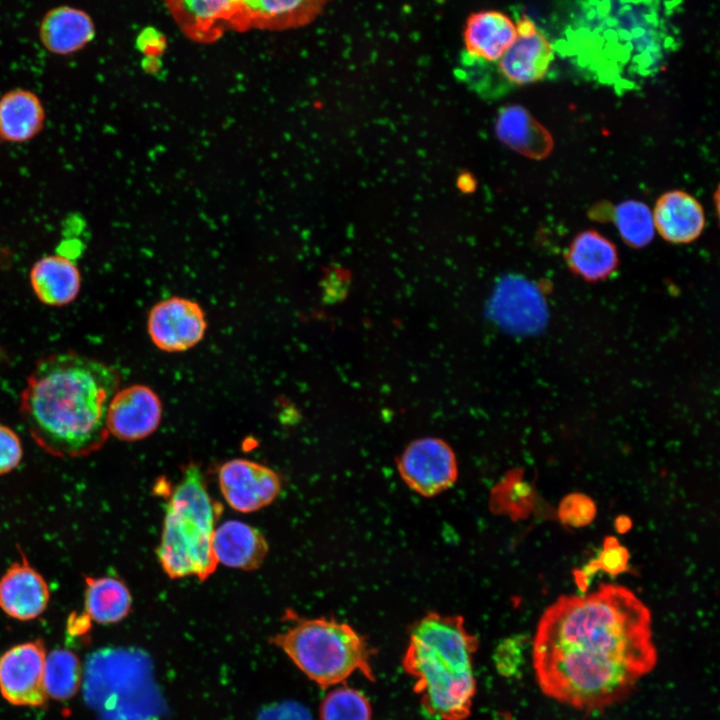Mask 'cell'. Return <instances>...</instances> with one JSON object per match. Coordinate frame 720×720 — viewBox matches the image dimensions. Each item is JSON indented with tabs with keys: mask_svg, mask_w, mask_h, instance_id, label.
<instances>
[{
	"mask_svg": "<svg viewBox=\"0 0 720 720\" xmlns=\"http://www.w3.org/2000/svg\"><path fill=\"white\" fill-rule=\"evenodd\" d=\"M532 657L545 695L585 711L610 706L656 664L650 612L620 585L562 596L539 621Z\"/></svg>",
	"mask_w": 720,
	"mask_h": 720,
	"instance_id": "1",
	"label": "cell"
},
{
	"mask_svg": "<svg viewBox=\"0 0 720 720\" xmlns=\"http://www.w3.org/2000/svg\"><path fill=\"white\" fill-rule=\"evenodd\" d=\"M119 384L118 372L100 360L74 351L49 354L28 375L19 412L47 453L88 456L108 438L107 409Z\"/></svg>",
	"mask_w": 720,
	"mask_h": 720,
	"instance_id": "2",
	"label": "cell"
},
{
	"mask_svg": "<svg viewBox=\"0 0 720 720\" xmlns=\"http://www.w3.org/2000/svg\"><path fill=\"white\" fill-rule=\"evenodd\" d=\"M664 7L659 0H583L558 48L600 81L632 88L673 48Z\"/></svg>",
	"mask_w": 720,
	"mask_h": 720,
	"instance_id": "3",
	"label": "cell"
},
{
	"mask_svg": "<svg viewBox=\"0 0 720 720\" xmlns=\"http://www.w3.org/2000/svg\"><path fill=\"white\" fill-rule=\"evenodd\" d=\"M477 645L461 616L430 612L413 624L402 663L428 713L442 720L470 714Z\"/></svg>",
	"mask_w": 720,
	"mask_h": 720,
	"instance_id": "4",
	"label": "cell"
},
{
	"mask_svg": "<svg viewBox=\"0 0 720 720\" xmlns=\"http://www.w3.org/2000/svg\"><path fill=\"white\" fill-rule=\"evenodd\" d=\"M221 510L207 491L200 468L187 466L168 499L157 549L170 578L195 576L204 581L214 573L218 562L212 541Z\"/></svg>",
	"mask_w": 720,
	"mask_h": 720,
	"instance_id": "5",
	"label": "cell"
},
{
	"mask_svg": "<svg viewBox=\"0 0 720 720\" xmlns=\"http://www.w3.org/2000/svg\"><path fill=\"white\" fill-rule=\"evenodd\" d=\"M290 660L322 688L343 683L359 671L373 680L372 649L347 623L335 619H299L271 638Z\"/></svg>",
	"mask_w": 720,
	"mask_h": 720,
	"instance_id": "6",
	"label": "cell"
},
{
	"mask_svg": "<svg viewBox=\"0 0 720 720\" xmlns=\"http://www.w3.org/2000/svg\"><path fill=\"white\" fill-rule=\"evenodd\" d=\"M517 36L493 64L459 60L456 75L482 97L494 98L507 89L542 80L554 59L549 39L526 14L516 17Z\"/></svg>",
	"mask_w": 720,
	"mask_h": 720,
	"instance_id": "7",
	"label": "cell"
},
{
	"mask_svg": "<svg viewBox=\"0 0 720 720\" xmlns=\"http://www.w3.org/2000/svg\"><path fill=\"white\" fill-rule=\"evenodd\" d=\"M489 316L504 330L533 334L547 321L543 294L530 280L508 275L496 284L488 304Z\"/></svg>",
	"mask_w": 720,
	"mask_h": 720,
	"instance_id": "8",
	"label": "cell"
},
{
	"mask_svg": "<svg viewBox=\"0 0 720 720\" xmlns=\"http://www.w3.org/2000/svg\"><path fill=\"white\" fill-rule=\"evenodd\" d=\"M398 467L404 482L422 496H435L451 487L458 473L454 452L437 438H423L409 444Z\"/></svg>",
	"mask_w": 720,
	"mask_h": 720,
	"instance_id": "9",
	"label": "cell"
},
{
	"mask_svg": "<svg viewBox=\"0 0 720 720\" xmlns=\"http://www.w3.org/2000/svg\"><path fill=\"white\" fill-rule=\"evenodd\" d=\"M207 329L205 313L195 301L170 297L155 304L148 314L147 330L153 344L165 352L193 348Z\"/></svg>",
	"mask_w": 720,
	"mask_h": 720,
	"instance_id": "10",
	"label": "cell"
},
{
	"mask_svg": "<svg viewBox=\"0 0 720 720\" xmlns=\"http://www.w3.org/2000/svg\"><path fill=\"white\" fill-rule=\"evenodd\" d=\"M45 647L41 640L13 646L0 657V692L10 703L41 706L46 702L43 685Z\"/></svg>",
	"mask_w": 720,
	"mask_h": 720,
	"instance_id": "11",
	"label": "cell"
},
{
	"mask_svg": "<svg viewBox=\"0 0 720 720\" xmlns=\"http://www.w3.org/2000/svg\"><path fill=\"white\" fill-rule=\"evenodd\" d=\"M218 479L228 505L243 513L266 507L281 490V480L274 470L247 459L225 462L219 469Z\"/></svg>",
	"mask_w": 720,
	"mask_h": 720,
	"instance_id": "12",
	"label": "cell"
},
{
	"mask_svg": "<svg viewBox=\"0 0 720 720\" xmlns=\"http://www.w3.org/2000/svg\"><path fill=\"white\" fill-rule=\"evenodd\" d=\"M162 410L159 396L146 385L118 389L107 409L108 432L121 441L144 439L157 430Z\"/></svg>",
	"mask_w": 720,
	"mask_h": 720,
	"instance_id": "13",
	"label": "cell"
},
{
	"mask_svg": "<svg viewBox=\"0 0 720 720\" xmlns=\"http://www.w3.org/2000/svg\"><path fill=\"white\" fill-rule=\"evenodd\" d=\"M330 0H240L234 31H285L313 22Z\"/></svg>",
	"mask_w": 720,
	"mask_h": 720,
	"instance_id": "14",
	"label": "cell"
},
{
	"mask_svg": "<svg viewBox=\"0 0 720 720\" xmlns=\"http://www.w3.org/2000/svg\"><path fill=\"white\" fill-rule=\"evenodd\" d=\"M182 33L190 40L211 43L234 31L240 0H163Z\"/></svg>",
	"mask_w": 720,
	"mask_h": 720,
	"instance_id": "15",
	"label": "cell"
},
{
	"mask_svg": "<svg viewBox=\"0 0 720 720\" xmlns=\"http://www.w3.org/2000/svg\"><path fill=\"white\" fill-rule=\"evenodd\" d=\"M517 36L515 22L497 10H482L468 16L463 30L464 50L460 60L495 63Z\"/></svg>",
	"mask_w": 720,
	"mask_h": 720,
	"instance_id": "16",
	"label": "cell"
},
{
	"mask_svg": "<svg viewBox=\"0 0 720 720\" xmlns=\"http://www.w3.org/2000/svg\"><path fill=\"white\" fill-rule=\"evenodd\" d=\"M49 598L45 579L23 555L0 578V608L11 618L20 621L37 618L47 608Z\"/></svg>",
	"mask_w": 720,
	"mask_h": 720,
	"instance_id": "17",
	"label": "cell"
},
{
	"mask_svg": "<svg viewBox=\"0 0 720 720\" xmlns=\"http://www.w3.org/2000/svg\"><path fill=\"white\" fill-rule=\"evenodd\" d=\"M654 228L666 241L687 244L695 241L705 228L700 202L683 190L661 194L652 211Z\"/></svg>",
	"mask_w": 720,
	"mask_h": 720,
	"instance_id": "18",
	"label": "cell"
},
{
	"mask_svg": "<svg viewBox=\"0 0 720 720\" xmlns=\"http://www.w3.org/2000/svg\"><path fill=\"white\" fill-rule=\"evenodd\" d=\"M29 282L41 303L62 307L76 300L82 278L72 258L55 253L42 256L34 262L29 272Z\"/></svg>",
	"mask_w": 720,
	"mask_h": 720,
	"instance_id": "19",
	"label": "cell"
},
{
	"mask_svg": "<svg viewBox=\"0 0 720 720\" xmlns=\"http://www.w3.org/2000/svg\"><path fill=\"white\" fill-rule=\"evenodd\" d=\"M212 548L218 563L251 571L259 568L268 553L261 532L238 520H228L215 528Z\"/></svg>",
	"mask_w": 720,
	"mask_h": 720,
	"instance_id": "20",
	"label": "cell"
},
{
	"mask_svg": "<svg viewBox=\"0 0 720 720\" xmlns=\"http://www.w3.org/2000/svg\"><path fill=\"white\" fill-rule=\"evenodd\" d=\"M45 122L46 110L35 92L15 88L0 96V140L29 142L43 131Z\"/></svg>",
	"mask_w": 720,
	"mask_h": 720,
	"instance_id": "21",
	"label": "cell"
},
{
	"mask_svg": "<svg viewBox=\"0 0 720 720\" xmlns=\"http://www.w3.org/2000/svg\"><path fill=\"white\" fill-rule=\"evenodd\" d=\"M496 134L508 147L534 160L548 157L554 147L551 133L524 107H503L497 116Z\"/></svg>",
	"mask_w": 720,
	"mask_h": 720,
	"instance_id": "22",
	"label": "cell"
},
{
	"mask_svg": "<svg viewBox=\"0 0 720 720\" xmlns=\"http://www.w3.org/2000/svg\"><path fill=\"white\" fill-rule=\"evenodd\" d=\"M92 19L84 11L63 6L50 10L40 26L45 48L58 55H68L85 47L94 37Z\"/></svg>",
	"mask_w": 720,
	"mask_h": 720,
	"instance_id": "23",
	"label": "cell"
},
{
	"mask_svg": "<svg viewBox=\"0 0 720 720\" xmlns=\"http://www.w3.org/2000/svg\"><path fill=\"white\" fill-rule=\"evenodd\" d=\"M565 257L573 272L590 281L608 277L618 266L615 244L595 229L578 233L571 241Z\"/></svg>",
	"mask_w": 720,
	"mask_h": 720,
	"instance_id": "24",
	"label": "cell"
},
{
	"mask_svg": "<svg viewBox=\"0 0 720 720\" xmlns=\"http://www.w3.org/2000/svg\"><path fill=\"white\" fill-rule=\"evenodd\" d=\"M84 604L86 615L99 624L123 620L129 613L132 597L127 586L113 577H86Z\"/></svg>",
	"mask_w": 720,
	"mask_h": 720,
	"instance_id": "25",
	"label": "cell"
},
{
	"mask_svg": "<svg viewBox=\"0 0 720 720\" xmlns=\"http://www.w3.org/2000/svg\"><path fill=\"white\" fill-rule=\"evenodd\" d=\"M81 665L75 653L56 649L46 656L43 685L47 696L57 700L73 697L81 683Z\"/></svg>",
	"mask_w": 720,
	"mask_h": 720,
	"instance_id": "26",
	"label": "cell"
},
{
	"mask_svg": "<svg viewBox=\"0 0 720 720\" xmlns=\"http://www.w3.org/2000/svg\"><path fill=\"white\" fill-rule=\"evenodd\" d=\"M613 221L622 240L632 248H643L654 238L652 211L643 202L626 200L612 213Z\"/></svg>",
	"mask_w": 720,
	"mask_h": 720,
	"instance_id": "27",
	"label": "cell"
},
{
	"mask_svg": "<svg viewBox=\"0 0 720 720\" xmlns=\"http://www.w3.org/2000/svg\"><path fill=\"white\" fill-rule=\"evenodd\" d=\"M320 720H371L369 701L360 691L347 686L331 690L320 704Z\"/></svg>",
	"mask_w": 720,
	"mask_h": 720,
	"instance_id": "28",
	"label": "cell"
},
{
	"mask_svg": "<svg viewBox=\"0 0 720 720\" xmlns=\"http://www.w3.org/2000/svg\"><path fill=\"white\" fill-rule=\"evenodd\" d=\"M560 520L573 527H583L591 523L596 515V506L592 499L580 493L564 497L559 505Z\"/></svg>",
	"mask_w": 720,
	"mask_h": 720,
	"instance_id": "29",
	"label": "cell"
},
{
	"mask_svg": "<svg viewBox=\"0 0 720 720\" xmlns=\"http://www.w3.org/2000/svg\"><path fill=\"white\" fill-rule=\"evenodd\" d=\"M527 639L516 635L504 639L496 648L495 663L500 673L512 676L519 672L524 660Z\"/></svg>",
	"mask_w": 720,
	"mask_h": 720,
	"instance_id": "30",
	"label": "cell"
},
{
	"mask_svg": "<svg viewBox=\"0 0 720 720\" xmlns=\"http://www.w3.org/2000/svg\"><path fill=\"white\" fill-rule=\"evenodd\" d=\"M22 457L20 437L11 427L0 423V475L13 471Z\"/></svg>",
	"mask_w": 720,
	"mask_h": 720,
	"instance_id": "31",
	"label": "cell"
},
{
	"mask_svg": "<svg viewBox=\"0 0 720 720\" xmlns=\"http://www.w3.org/2000/svg\"><path fill=\"white\" fill-rule=\"evenodd\" d=\"M629 560L627 549L621 546L614 537H607L604 541V548L597 563L599 569H603L611 575L622 573Z\"/></svg>",
	"mask_w": 720,
	"mask_h": 720,
	"instance_id": "32",
	"label": "cell"
},
{
	"mask_svg": "<svg viewBox=\"0 0 720 720\" xmlns=\"http://www.w3.org/2000/svg\"><path fill=\"white\" fill-rule=\"evenodd\" d=\"M615 525L620 533H625L631 528L632 522L627 516L621 515L616 519Z\"/></svg>",
	"mask_w": 720,
	"mask_h": 720,
	"instance_id": "33",
	"label": "cell"
}]
</instances>
